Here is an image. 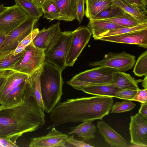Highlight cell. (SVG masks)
Segmentation results:
<instances>
[{
  "instance_id": "obj_37",
  "label": "cell",
  "mask_w": 147,
  "mask_h": 147,
  "mask_svg": "<svg viewBox=\"0 0 147 147\" xmlns=\"http://www.w3.org/2000/svg\"><path fill=\"white\" fill-rule=\"evenodd\" d=\"M140 11L147 13V2L145 0H124Z\"/></svg>"
},
{
  "instance_id": "obj_2",
  "label": "cell",
  "mask_w": 147,
  "mask_h": 147,
  "mask_svg": "<svg viewBox=\"0 0 147 147\" xmlns=\"http://www.w3.org/2000/svg\"><path fill=\"white\" fill-rule=\"evenodd\" d=\"M113 98L96 95L59 101L50 113L52 123L47 129L67 123L102 120L111 110L114 105Z\"/></svg>"
},
{
  "instance_id": "obj_44",
  "label": "cell",
  "mask_w": 147,
  "mask_h": 147,
  "mask_svg": "<svg viewBox=\"0 0 147 147\" xmlns=\"http://www.w3.org/2000/svg\"><path fill=\"white\" fill-rule=\"evenodd\" d=\"M142 82V87L144 89H147V76H145Z\"/></svg>"
},
{
  "instance_id": "obj_16",
  "label": "cell",
  "mask_w": 147,
  "mask_h": 147,
  "mask_svg": "<svg viewBox=\"0 0 147 147\" xmlns=\"http://www.w3.org/2000/svg\"><path fill=\"white\" fill-rule=\"evenodd\" d=\"M97 127L99 133L102 136L105 142L111 146H127L125 138L104 121H99Z\"/></svg>"
},
{
  "instance_id": "obj_9",
  "label": "cell",
  "mask_w": 147,
  "mask_h": 147,
  "mask_svg": "<svg viewBox=\"0 0 147 147\" xmlns=\"http://www.w3.org/2000/svg\"><path fill=\"white\" fill-rule=\"evenodd\" d=\"M38 20L29 17L17 28L6 35L0 47V52L15 50L19 43L30 34Z\"/></svg>"
},
{
  "instance_id": "obj_31",
  "label": "cell",
  "mask_w": 147,
  "mask_h": 147,
  "mask_svg": "<svg viewBox=\"0 0 147 147\" xmlns=\"http://www.w3.org/2000/svg\"><path fill=\"white\" fill-rule=\"evenodd\" d=\"M133 72L137 76H147V51L142 53L138 58Z\"/></svg>"
},
{
  "instance_id": "obj_30",
  "label": "cell",
  "mask_w": 147,
  "mask_h": 147,
  "mask_svg": "<svg viewBox=\"0 0 147 147\" xmlns=\"http://www.w3.org/2000/svg\"><path fill=\"white\" fill-rule=\"evenodd\" d=\"M102 20L113 23L123 27H132L143 23L127 13L113 18Z\"/></svg>"
},
{
  "instance_id": "obj_7",
  "label": "cell",
  "mask_w": 147,
  "mask_h": 147,
  "mask_svg": "<svg viewBox=\"0 0 147 147\" xmlns=\"http://www.w3.org/2000/svg\"><path fill=\"white\" fill-rule=\"evenodd\" d=\"M135 62V56L123 51L120 53L109 52L105 54L102 59L89 63V65L108 67L125 72L131 69Z\"/></svg>"
},
{
  "instance_id": "obj_6",
  "label": "cell",
  "mask_w": 147,
  "mask_h": 147,
  "mask_svg": "<svg viewBox=\"0 0 147 147\" xmlns=\"http://www.w3.org/2000/svg\"><path fill=\"white\" fill-rule=\"evenodd\" d=\"M72 34V31L61 32L57 40L45 55V61L63 71L66 67V59Z\"/></svg>"
},
{
  "instance_id": "obj_29",
  "label": "cell",
  "mask_w": 147,
  "mask_h": 147,
  "mask_svg": "<svg viewBox=\"0 0 147 147\" xmlns=\"http://www.w3.org/2000/svg\"><path fill=\"white\" fill-rule=\"evenodd\" d=\"M127 13L118 6L113 3L96 15L92 19L104 20L125 15Z\"/></svg>"
},
{
  "instance_id": "obj_21",
  "label": "cell",
  "mask_w": 147,
  "mask_h": 147,
  "mask_svg": "<svg viewBox=\"0 0 147 147\" xmlns=\"http://www.w3.org/2000/svg\"><path fill=\"white\" fill-rule=\"evenodd\" d=\"M65 21L76 19L77 0H53Z\"/></svg>"
},
{
  "instance_id": "obj_12",
  "label": "cell",
  "mask_w": 147,
  "mask_h": 147,
  "mask_svg": "<svg viewBox=\"0 0 147 147\" xmlns=\"http://www.w3.org/2000/svg\"><path fill=\"white\" fill-rule=\"evenodd\" d=\"M61 32L59 21L47 29L39 31L32 42L36 47L44 51L45 55L56 42Z\"/></svg>"
},
{
  "instance_id": "obj_40",
  "label": "cell",
  "mask_w": 147,
  "mask_h": 147,
  "mask_svg": "<svg viewBox=\"0 0 147 147\" xmlns=\"http://www.w3.org/2000/svg\"><path fill=\"white\" fill-rule=\"evenodd\" d=\"M15 71L7 69H0V87L4 80Z\"/></svg>"
},
{
  "instance_id": "obj_34",
  "label": "cell",
  "mask_w": 147,
  "mask_h": 147,
  "mask_svg": "<svg viewBox=\"0 0 147 147\" xmlns=\"http://www.w3.org/2000/svg\"><path fill=\"white\" fill-rule=\"evenodd\" d=\"M39 31L38 28L34 29L30 34L20 42L14 51V55H16L23 51L25 48L32 42Z\"/></svg>"
},
{
  "instance_id": "obj_1",
  "label": "cell",
  "mask_w": 147,
  "mask_h": 147,
  "mask_svg": "<svg viewBox=\"0 0 147 147\" xmlns=\"http://www.w3.org/2000/svg\"><path fill=\"white\" fill-rule=\"evenodd\" d=\"M28 88L22 102L7 107L0 106V138L16 144L24 134L34 131L45 123L44 111Z\"/></svg>"
},
{
  "instance_id": "obj_27",
  "label": "cell",
  "mask_w": 147,
  "mask_h": 147,
  "mask_svg": "<svg viewBox=\"0 0 147 147\" xmlns=\"http://www.w3.org/2000/svg\"><path fill=\"white\" fill-rule=\"evenodd\" d=\"M43 18L49 20L50 21L54 20L65 21L63 17L59 12L53 0H48L41 7Z\"/></svg>"
},
{
  "instance_id": "obj_22",
  "label": "cell",
  "mask_w": 147,
  "mask_h": 147,
  "mask_svg": "<svg viewBox=\"0 0 147 147\" xmlns=\"http://www.w3.org/2000/svg\"><path fill=\"white\" fill-rule=\"evenodd\" d=\"M42 68V66L31 75L28 76L27 82L29 87L30 95L34 97L40 107L44 110L40 82V75Z\"/></svg>"
},
{
  "instance_id": "obj_20",
  "label": "cell",
  "mask_w": 147,
  "mask_h": 147,
  "mask_svg": "<svg viewBox=\"0 0 147 147\" xmlns=\"http://www.w3.org/2000/svg\"><path fill=\"white\" fill-rule=\"evenodd\" d=\"M87 26L91 31L95 40H99L100 36L112 30L124 27L111 22L102 20L90 19Z\"/></svg>"
},
{
  "instance_id": "obj_35",
  "label": "cell",
  "mask_w": 147,
  "mask_h": 147,
  "mask_svg": "<svg viewBox=\"0 0 147 147\" xmlns=\"http://www.w3.org/2000/svg\"><path fill=\"white\" fill-rule=\"evenodd\" d=\"M138 90L121 89L115 93V97L125 100H132Z\"/></svg>"
},
{
  "instance_id": "obj_11",
  "label": "cell",
  "mask_w": 147,
  "mask_h": 147,
  "mask_svg": "<svg viewBox=\"0 0 147 147\" xmlns=\"http://www.w3.org/2000/svg\"><path fill=\"white\" fill-rule=\"evenodd\" d=\"M130 117V143L138 146L147 147V117L139 113Z\"/></svg>"
},
{
  "instance_id": "obj_28",
  "label": "cell",
  "mask_w": 147,
  "mask_h": 147,
  "mask_svg": "<svg viewBox=\"0 0 147 147\" xmlns=\"http://www.w3.org/2000/svg\"><path fill=\"white\" fill-rule=\"evenodd\" d=\"M15 50L0 52V69H7L23 57L25 54L24 50L16 55L14 54Z\"/></svg>"
},
{
  "instance_id": "obj_33",
  "label": "cell",
  "mask_w": 147,
  "mask_h": 147,
  "mask_svg": "<svg viewBox=\"0 0 147 147\" xmlns=\"http://www.w3.org/2000/svg\"><path fill=\"white\" fill-rule=\"evenodd\" d=\"M136 104L131 100H125L116 102L111 109V113H119L131 111L136 106Z\"/></svg>"
},
{
  "instance_id": "obj_26",
  "label": "cell",
  "mask_w": 147,
  "mask_h": 147,
  "mask_svg": "<svg viewBox=\"0 0 147 147\" xmlns=\"http://www.w3.org/2000/svg\"><path fill=\"white\" fill-rule=\"evenodd\" d=\"M16 4L29 17L38 20L42 16L41 9L38 7L33 0H14Z\"/></svg>"
},
{
  "instance_id": "obj_39",
  "label": "cell",
  "mask_w": 147,
  "mask_h": 147,
  "mask_svg": "<svg viewBox=\"0 0 147 147\" xmlns=\"http://www.w3.org/2000/svg\"><path fill=\"white\" fill-rule=\"evenodd\" d=\"M132 100L141 103L147 102V89H139L133 99Z\"/></svg>"
},
{
  "instance_id": "obj_36",
  "label": "cell",
  "mask_w": 147,
  "mask_h": 147,
  "mask_svg": "<svg viewBox=\"0 0 147 147\" xmlns=\"http://www.w3.org/2000/svg\"><path fill=\"white\" fill-rule=\"evenodd\" d=\"M84 0H77L76 19L80 24L82 22L84 15Z\"/></svg>"
},
{
  "instance_id": "obj_43",
  "label": "cell",
  "mask_w": 147,
  "mask_h": 147,
  "mask_svg": "<svg viewBox=\"0 0 147 147\" xmlns=\"http://www.w3.org/2000/svg\"><path fill=\"white\" fill-rule=\"evenodd\" d=\"M48 0H33L36 5L38 8H41L43 5Z\"/></svg>"
},
{
  "instance_id": "obj_32",
  "label": "cell",
  "mask_w": 147,
  "mask_h": 147,
  "mask_svg": "<svg viewBox=\"0 0 147 147\" xmlns=\"http://www.w3.org/2000/svg\"><path fill=\"white\" fill-rule=\"evenodd\" d=\"M146 28H147V22L142 23L132 27H124L109 31L102 35L99 38L103 37L121 34Z\"/></svg>"
},
{
  "instance_id": "obj_38",
  "label": "cell",
  "mask_w": 147,
  "mask_h": 147,
  "mask_svg": "<svg viewBox=\"0 0 147 147\" xmlns=\"http://www.w3.org/2000/svg\"><path fill=\"white\" fill-rule=\"evenodd\" d=\"M66 143L75 147H94L89 144L85 143L83 140L80 141L75 139L74 137V134H72V136L68 137Z\"/></svg>"
},
{
  "instance_id": "obj_13",
  "label": "cell",
  "mask_w": 147,
  "mask_h": 147,
  "mask_svg": "<svg viewBox=\"0 0 147 147\" xmlns=\"http://www.w3.org/2000/svg\"><path fill=\"white\" fill-rule=\"evenodd\" d=\"M100 40L113 42L136 45L147 48V28L121 34L103 37Z\"/></svg>"
},
{
  "instance_id": "obj_47",
  "label": "cell",
  "mask_w": 147,
  "mask_h": 147,
  "mask_svg": "<svg viewBox=\"0 0 147 147\" xmlns=\"http://www.w3.org/2000/svg\"><path fill=\"white\" fill-rule=\"evenodd\" d=\"M146 2H147V0H145Z\"/></svg>"
},
{
  "instance_id": "obj_17",
  "label": "cell",
  "mask_w": 147,
  "mask_h": 147,
  "mask_svg": "<svg viewBox=\"0 0 147 147\" xmlns=\"http://www.w3.org/2000/svg\"><path fill=\"white\" fill-rule=\"evenodd\" d=\"M74 89L92 95L115 97L116 92L121 89L118 87L105 85L88 84L75 87Z\"/></svg>"
},
{
  "instance_id": "obj_41",
  "label": "cell",
  "mask_w": 147,
  "mask_h": 147,
  "mask_svg": "<svg viewBox=\"0 0 147 147\" xmlns=\"http://www.w3.org/2000/svg\"><path fill=\"white\" fill-rule=\"evenodd\" d=\"M16 144L6 139L0 138V147H18Z\"/></svg>"
},
{
  "instance_id": "obj_4",
  "label": "cell",
  "mask_w": 147,
  "mask_h": 147,
  "mask_svg": "<svg viewBox=\"0 0 147 147\" xmlns=\"http://www.w3.org/2000/svg\"><path fill=\"white\" fill-rule=\"evenodd\" d=\"M25 54L19 61L7 69L30 76L42 66L45 61L44 51L32 42L24 49Z\"/></svg>"
},
{
  "instance_id": "obj_42",
  "label": "cell",
  "mask_w": 147,
  "mask_h": 147,
  "mask_svg": "<svg viewBox=\"0 0 147 147\" xmlns=\"http://www.w3.org/2000/svg\"><path fill=\"white\" fill-rule=\"evenodd\" d=\"M138 113L147 117V102L141 103Z\"/></svg>"
},
{
  "instance_id": "obj_25",
  "label": "cell",
  "mask_w": 147,
  "mask_h": 147,
  "mask_svg": "<svg viewBox=\"0 0 147 147\" xmlns=\"http://www.w3.org/2000/svg\"><path fill=\"white\" fill-rule=\"evenodd\" d=\"M113 3L124 11L142 23L147 22V16L144 12L124 0H112Z\"/></svg>"
},
{
  "instance_id": "obj_18",
  "label": "cell",
  "mask_w": 147,
  "mask_h": 147,
  "mask_svg": "<svg viewBox=\"0 0 147 147\" xmlns=\"http://www.w3.org/2000/svg\"><path fill=\"white\" fill-rule=\"evenodd\" d=\"M28 76L25 74L16 71L9 75L0 87V104L10 92L26 81Z\"/></svg>"
},
{
  "instance_id": "obj_8",
  "label": "cell",
  "mask_w": 147,
  "mask_h": 147,
  "mask_svg": "<svg viewBox=\"0 0 147 147\" xmlns=\"http://www.w3.org/2000/svg\"><path fill=\"white\" fill-rule=\"evenodd\" d=\"M92 34L90 29L85 26L79 27L72 31L70 45L66 59V67L74 65Z\"/></svg>"
},
{
  "instance_id": "obj_14",
  "label": "cell",
  "mask_w": 147,
  "mask_h": 147,
  "mask_svg": "<svg viewBox=\"0 0 147 147\" xmlns=\"http://www.w3.org/2000/svg\"><path fill=\"white\" fill-rule=\"evenodd\" d=\"M47 135L31 139V147H65L68 135L63 134L53 127Z\"/></svg>"
},
{
  "instance_id": "obj_3",
  "label": "cell",
  "mask_w": 147,
  "mask_h": 147,
  "mask_svg": "<svg viewBox=\"0 0 147 147\" xmlns=\"http://www.w3.org/2000/svg\"><path fill=\"white\" fill-rule=\"evenodd\" d=\"M62 71L45 61L40 75L41 94L44 111L50 113L61 99L63 94Z\"/></svg>"
},
{
  "instance_id": "obj_15",
  "label": "cell",
  "mask_w": 147,
  "mask_h": 147,
  "mask_svg": "<svg viewBox=\"0 0 147 147\" xmlns=\"http://www.w3.org/2000/svg\"><path fill=\"white\" fill-rule=\"evenodd\" d=\"M112 76V79L109 82L98 84L114 86L121 89L139 90L138 84L142 80H136L129 74L119 71L113 72Z\"/></svg>"
},
{
  "instance_id": "obj_10",
  "label": "cell",
  "mask_w": 147,
  "mask_h": 147,
  "mask_svg": "<svg viewBox=\"0 0 147 147\" xmlns=\"http://www.w3.org/2000/svg\"><path fill=\"white\" fill-rule=\"evenodd\" d=\"M28 17V15L16 5L8 7L0 15V32L7 35Z\"/></svg>"
},
{
  "instance_id": "obj_23",
  "label": "cell",
  "mask_w": 147,
  "mask_h": 147,
  "mask_svg": "<svg viewBox=\"0 0 147 147\" xmlns=\"http://www.w3.org/2000/svg\"><path fill=\"white\" fill-rule=\"evenodd\" d=\"M69 129L71 131L67 133V134H75L86 141L94 138V133L97 131L95 125L90 121H83L78 125L70 127Z\"/></svg>"
},
{
  "instance_id": "obj_46",
  "label": "cell",
  "mask_w": 147,
  "mask_h": 147,
  "mask_svg": "<svg viewBox=\"0 0 147 147\" xmlns=\"http://www.w3.org/2000/svg\"><path fill=\"white\" fill-rule=\"evenodd\" d=\"M8 7L4 6L3 5H0V15L6 10Z\"/></svg>"
},
{
  "instance_id": "obj_19",
  "label": "cell",
  "mask_w": 147,
  "mask_h": 147,
  "mask_svg": "<svg viewBox=\"0 0 147 147\" xmlns=\"http://www.w3.org/2000/svg\"><path fill=\"white\" fill-rule=\"evenodd\" d=\"M27 80L10 92L4 98L1 106L3 107H9L22 102L28 90Z\"/></svg>"
},
{
  "instance_id": "obj_5",
  "label": "cell",
  "mask_w": 147,
  "mask_h": 147,
  "mask_svg": "<svg viewBox=\"0 0 147 147\" xmlns=\"http://www.w3.org/2000/svg\"><path fill=\"white\" fill-rule=\"evenodd\" d=\"M117 71L115 69L99 66L76 74L67 83L73 88L88 84L107 83L112 80V73Z\"/></svg>"
},
{
  "instance_id": "obj_24",
  "label": "cell",
  "mask_w": 147,
  "mask_h": 147,
  "mask_svg": "<svg viewBox=\"0 0 147 147\" xmlns=\"http://www.w3.org/2000/svg\"><path fill=\"white\" fill-rule=\"evenodd\" d=\"M86 9L84 14L89 20L113 3L112 0H84Z\"/></svg>"
},
{
  "instance_id": "obj_45",
  "label": "cell",
  "mask_w": 147,
  "mask_h": 147,
  "mask_svg": "<svg viewBox=\"0 0 147 147\" xmlns=\"http://www.w3.org/2000/svg\"><path fill=\"white\" fill-rule=\"evenodd\" d=\"M6 35L5 34L0 32V47L4 42Z\"/></svg>"
}]
</instances>
